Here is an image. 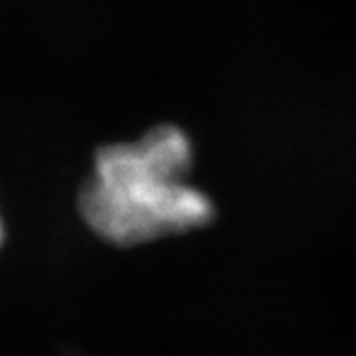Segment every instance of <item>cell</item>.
Here are the masks:
<instances>
[{
    "label": "cell",
    "instance_id": "obj_1",
    "mask_svg": "<svg viewBox=\"0 0 356 356\" xmlns=\"http://www.w3.org/2000/svg\"><path fill=\"white\" fill-rule=\"evenodd\" d=\"M191 161L187 134L172 124L155 127L138 142L101 148L80 195L84 221L95 234L118 247L209 225L215 207L187 181Z\"/></svg>",
    "mask_w": 356,
    "mask_h": 356
},
{
    "label": "cell",
    "instance_id": "obj_2",
    "mask_svg": "<svg viewBox=\"0 0 356 356\" xmlns=\"http://www.w3.org/2000/svg\"><path fill=\"white\" fill-rule=\"evenodd\" d=\"M0 243H3V223H0Z\"/></svg>",
    "mask_w": 356,
    "mask_h": 356
}]
</instances>
